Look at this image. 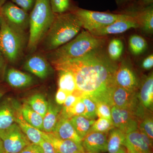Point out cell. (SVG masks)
Wrapping results in <instances>:
<instances>
[{"mask_svg": "<svg viewBox=\"0 0 153 153\" xmlns=\"http://www.w3.org/2000/svg\"><path fill=\"white\" fill-rule=\"evenodd\" d=\"M57 71L67 70L74 75L76 91L95 102H102L108 91L116 85L114 75L118 65L102 47L83 57L54 65Z\"/></svg>", "mask_w": 153, "mask_h": 153, "instance_id": "obj_1", "label": "cell"}, {"mask_svg": "<svg viewBox=\"0 0 153 153\" xmlns=\"http://www.w3.org/2000/svg\"><path fill=\"white\" fill-rule=\"evenodd\" d=\"M104 38L96 37L88 31H82L71 41L52 51L49 59L53 65L77 59L104 45Z\"/></svg>", "mask_w": 153, "mask_h": 153, "instance_id": "obj_2", "label": "cell"}, {"mask_svg": "<svg viewBox=\"0 0 153 153\" xmlns=\"http://www.w3.org/2000/svg\"><path fill=\"white\" fill-rule=\"evenodd\" d=\"M82 28L81 22L73 12L57 15L43 39L44 48L52 51L57 49L75 38Z\"/></svg>", "mask_w": 153, "mask_h": 153, "instance_id": "obj_3", "label": "cell"}, {"mask_svg": "<svg viewBox=\"0 0 153 153\" xmlns=\"http://www.w3.org/2000/svg\"><path fill=\"white\" fill-rule=\"evenodd\" d=\"M55 17L49 0H36L29 18L28 48L31 52L44 39Z\"/></svg>", "mask_w": 153, "mask_h": 153, "instance_id": "obj_4", "label": "cell"}, {"mask_svg": "<svg viewBox=\"0 0 153 153\" xmlns=\"http://www.w3.org/2000/svg\"><path fill=\"white\" fill-rule=\"evenodd\" d=\"M25 35L11 28L2 17L0 25V50L10 63L21 57L25 44Z\"/></svg>", "mask_w": 153, "mask_h": 153, "instance_id": "obj_5", "label": "cell"}, {"mask_svg": "<svg viewBox=\"0 0 153 153\" xmlns=\"http://www.w3.org/2000/svg\"><path fill=\"white\" fill-rule=\"evenodd\" d=\"M73 13L81 22L82 27L89 32L110 25L123 18L124 14H114L106 12L75 9Z\"/></svg>", "mask_w": 153, "mask_h": 153, "instance_id": "obj_6", "label": "cell"}, {"mask_svg": "<svg viewBox=\"0 0 153 153\" xmlns=\"http://www.w3.org/2000/svg\"><path fill=\"white\" fill-rule=\"evenodd\" d=\"M0 15L5 22L18 33L25 35L29 27L30 15L12 2H6L0 8Z\"/></svg>", "mask_w": 153, "mask_h": 153, "instance_id": "obj_7", "label": "cell"}, {"mask_svg": "<svg viewBox=\"0 0 153 153\" xmlns=\"http://www.w3.org/2000/svg\"><path fill=\"white\" fill-rule=\"evenodd\" d=\"M4 152L19 153L31 142L16 123L5 129L0 130Z\"/></svg>", "mask_w": 153, "mask_h": 153, "instance_id": "obj_8", "label": "cell"}, {"mask_svg": "<svg viewBox=\"0 0 153 153\" xmlns=\"http://www.w3.org/2000/svg\"><path fill=\"white\" fill-rule=\"evenodd\" d=\"M111 119L114 127L127 134L138 129L139 120L132 111L113 106Z\"/></svg>", "mask_w": 153, "mask_h": 153, "instance_id": "obj_9", "label": "cell"}, {"mask_svg": "<svg viewBox=\"0 0 153 153\" xmlns=\"http://www.w3.org/2000/svg\"><path fill=\"white\" fill-rule=\"evenodd\" d=\"M123 13L133 17L139 25V28L147 35L153 33V4L141 7L135 4H129Z\"/></svg>", "mask_w": 153, "mask_h": 153, "instance_id": "obj_10", "label": "cell"}, {"mask_svg": "<svg viewBox=\"0 0 153 153\" xmlns=\"http://www.w3.org/2000/svg\"><path fill=\"white\" fill-rule=\"evenodd\" d=\"M114 81L116 85L132 92H136L139 85L136 74L127 60H123L118 66Z\"/></svg>", "mask_w": 153, "mask_h": 153, "instance_id": "obj_11", "label": "cell"}, {"mask_svg": "<svg viewBox=\"0 0 153 153\" xmlns=\"http://www.w3.org/2000/svg\"><path fill=\"white\" fill-rule=\"evenodd\" d=\"M137 28H139V25L135 19L129 15L124 14L123 18L112 24L89 33L93 36L100 37L106 35L121 34L130 29Z\"/></svg>", "mask_w": 153, "mask_h": 153, "instance_id": "obj_12", "label": "cell"}, {"mask_svg": "<svg viewBox=\"0 0 153 153\" xmlns=\"http://www.w3.org/2000/svg\"><path fill=\"white\" fill-rule=\"evenodd\" d=\"M21 106L18 102L7 98L0 103V130L5 129L16 123Z\"/></svg>", "mask_w": 153, "mask_h": 153, "instance_id": "obj_13", "label": "cell"}, {"mask_svg": "<svg viewBox=\"0 0 153 153\" xmlns=\"http://www.w3.org/2000/svg\"><path fill=\"white\" fill-rule=\"evenodd\" d=\"M41 134L43 139L51 143L59 153H80L85 151L82 144L70 140L62 139L52 132L41 131Z\"/></svg>", "mask_w": 153, "mask_h": 153, "instance_id": "obj_14", "label": "cell"}, {"mask_svg": "<svg viewBox=\"0 0 153 153\" xmlns=\"http://www.w3.org/2000/svg\"><path fill=\"white\" fill-rule=\"evenodd\" d=\"M24 68L41 79H45L52 72V67L47 60L40 55H35L28 58Z\"/></svg>", "mask_w": 153, "mask_h": 153, "instance_id": "obj_15", "label": "cell"}, {"mask_svg": "<svg viewBox=\"0 0 153 153\" xmlns=\"http://www.w3.org/2000/svg\"><path fill=\"white\" fill-rule=\"evenodd\" d=\"M107 133L91 132L82 140V145L86 152L99 153L107 152Z\"/></svg>", "mask_w": 153, "mask_h": 153, "instance_id": "obj_16", "label": "cell"}, {"mask_svg": "<svg viewBox=\"0 0 153 153\" xmlns=\"http://www.w3.org/2000/svg\"><path fill=\"white\" fill-rule=\"evenodd\" d=\"M52 133L63 140H70L82 144V139L79 136L69 119L59 115Z\"/></svg>", "mask_w": 153, "mask_h": 153, "instance_id": "obj_17", "label": "cell"}, {"mask_svg": "<svg viewBox=\"0 0 153 153\" xmlns=\"http://www.w3.org/2000/svg\"><path fill=\"white\" fill-rule=\"evenodd\" d=\"M124 146L127 153H152L143 139L139 129L126 134Z\"/></svg>", "mask_w": 153, "mask_h": 153, "instance_id": "obj_18", "label": "cell"}, {"mask_svg": "<svg viewBox=\"0 0 153 153\" xmlns=\"http://www.w3.org/2000/svg\"><path fill=\"white\" fill-rule=\"evenodd\" d=\"M6 80L11 87L17 88L28 87L32 85L34 81L33 76L30 74L14 68L7 70Z\"/></svg>", "mask_w": 153, "mask_h": 153, "instance_id": "obj_19", "label": "cell"}, {"mask_svg": "<svg viewBox=\"0 0 153 153\" xmlns=\"http://www.w3.org/2000/svg\"><path fill=\"white\" fill-rule=\"evenodd\" d=\"M109 132L107 143V152L108 153H127L124 145L126 134L116 128Z\"/></svg>", "mask_w": 153, "mask_h": 153, "instance_id": "obj_20", "label": "cell"}, {"mask_svg": "<svg viewBox=\"0 0 153 153\" xmlns=\"http://www.w3.org/2000/svg\"><path fill=\"white\" fill-rule=\"evenodd\" d=\"M139 99L140 103L145 108L151 109L153 104V75L151 73L143 82L140 93Z\"/></svg>", "mask_w": 153, "mask_h": 153, "instance_id": "obj_21", "label": "cell"}, {"mask_svg": "<svg viewBox=\"0 0 153 153\" xmlns=\"http://www.w3.org/2000/svg\"><path fill=\"white\" fill-rule=\"evenodd\" d=\"M16 123L18 124L22 131L32 143L40 145L44 139L41 134V131L34 127L23 118L21 111L17 117Z\"/></svg>", "mask_w": 153, "mask_h": 153, "instance_id": "obj_22", "label": "cell"}, {"mask_svg": "<svg viewBox=\"0 0 153 153\" xmlns=\"http://www.w3.org/2000/svg\"><path fill=\"white\" fill-rule=\"evenodd\" d=\"M60 110L58 107L49 103L48 109L43 117V130L46 133L52 132L58 120Z\"/></svg>", "mask_w": 153, "mask_h": 153, "instance_id": "obj_23", "label": "cell"}, {"mask_svg": "<svg viewBox=\"0 0 153 153\" xmlns=\"http://www.w3.org/2000/svg\"><path fill=\"white\" fill-rule=\"evenodd\" d=\"M21 111L23 118L27 123L36 128L42 131L43 117L33 110L25 102L21 106Z\"/></svg>", "mask_w": 153, "mask_h": 153, "instance_id": "obj_24", "label": "cell"}, {"mask_svg": "<svg viewBox=\"0 0 153 153\" xmlns=\"http://www.w3.org/2000/svg\"><path fill=\"white\" fill-rule=\"evenodd\" d=\"M75 131L82 140L89 132L95 120L88 119L82 116H75L70 119Z\"/></svg>", "mask_w": 153, "mask_h": 153, "instance_id": "obj_25", "label": "cell"}, {"mask_svg": "<svg viewBox=\"0 0 153 153\" xmlns=\"http://www.w3.org/2000/svg\"><path fill=\"white\" fill-rule=\"evenodd\" d=\"M58 85L59 88L67 92L68 94L76 90V82L74 75L70 71L65 70H58Z\"/></svg>", "mask_w": 153, "mask_h": 153, "instance_id": "obj_26", "label": "cell"}, {"mask_svg": "<svg viewBox=\"0 0 153 153\" xmlns=\"http://www.w3.org/2000/svg\"><path fill=\"white\" fill-rule=\"evenodd\" d=\"M25 102L33 110L44 117L48 109L49 103L42 94H34L29 97Z\"/></svg>", "mask_w": 153, "mask_h": 153, "instance_id": "obj_27", "label": "cell"}, {"mask_svg": "<svg viewBox=\"0 0 153 153\" xmlns=\"http://www.w3.org/2000/svg\"><path fill=\"white\" fill-rule=\"evenodd\" d=\"M129 47L133 55H139L147 48V43L144 38L137 35H132L129 39Z\"/></svg>", "mask_w": 153, "mask_h": 153, "instance_id": "obj_28", "label": "cell"}, {"mask_svg": "<svg viewBox=\"0 0 153 153\" xmlns=\"http://www.w3.org/2000/svg\"><path fill=\"white\" fill-rule=\"evenodd\" d=\"M123 44L120 39H114L108 44V54L109 58L113 61L119 60L123 51Z\"/></svg>", "mask_w": 153, "mask_h": 153, "instance_id": "obj_29", "label": "cell"}, {"mask_svg": "<svg viewBox=\"0 0 153 153\" xmlns=\"http://www.w3.org/2000/svg\"><path fill=\"white\" fill-rule=\"evenodd\" d=\"M114 128L112 121L104 118L99 117L95 121L88 133L91 132L108 133Z\"/></svg>", "mask_w": 153, "mask_h": 153, "instance_id": "obj_30", "label": "cell"}, {"mask_svg": "<svg viewBox=\"0 0 153 153\" xmlns=\"http://www.w3.org/2000/svg\"><path fill=\"white\" fill-rule=\"evenodd\" d=\"M52 10L59 15L67 13L71 7L70 0H49Z\"/></svg>", "mask_w": 153, "mask_h": 153, "instance_id": "obj_31", "label": "cell"}, {"mask_svg": "<svg viewBox=\"0 0 153 153\" xmlns=\"http://www.w3.org/2000/svg\"><path fill=\"white\" fill-rule=\"evenodd\" d=\"M81 99L85 105V108L84 117L88 119L95 120L96 117H97L95 102L87 96H82Z\"/></svg>", "mask_w": 153, "mask_h": 153, "instance_id": "obj_32", "label": "cell"}, {"mask_svg": "<svg viewBox=\"0 0 153 153\" xmlns=\"http://www.w3.org/2000/svg\"><path fill=\"white\" fill-rule=\"evenodd\" d=\"M138 129L145 133L153 141V121L151 117H144L140 123L139 124Z\"/></svg>", "mask_w": 153, "mask_h": 153, "instance_id": "obj_33", "label": "cell"}, {"mask_svg": "<svg viewBox=\"0 0 153 153\" xmlns=\"http://www.w3.org/2000/svg\"><path fill=\"white\" fill-rule=\"evenodd\" d=\"M95 103L96 105L97 116L99 118H104L112 122L111 119V107L105 102H95Z\"/></svg>", "mask_w": 153, "mask_h": 153, "instance_id": "obj_34", "label": "cell"}, {"mask_svg": "<svg viewBox=\"0 0 153 153\" xmlns=\"http://www.w3.org/2000/svg\"><path fill=\"white\" fill-rule=\"evenodd\" d=\"M81 97V95L76 91L68 95L63 103V108L62 110L66 111L71 108Z\"/></svg>", "mask_w": 153, "mask_h": 153, "instance_id": "obj_35", "label": "cell"}, {"mask_svg": "<svg viewBox=\"0 0 153 153\" xmlns=\"http://www.w3.org/2000/svg\"><path fill=\"white\" fill-rule=\"evenodd\" d=\"M15 4L26 12H28L32 10L36 0H11Z\"/></svg>", "mask_w": 153, "mask_h": 153, "instance_id": "obj_36", "label": "cell"}, {"mask_svg": "<svg viewBox=\"0 0 153 153\" xmlns=\"http://www.w3.org/2000/svg\"><path fill=\"white\" fill-rule=\"evenodd\" d=\"M19 153H44L40 145L31 143L25 147Z\"/></svg>", "mask_w": 153, "mask_h": 153, "instance_id": "obj_37", "label": "cell"}, {"mask_svg": "<svg viewBox=\"0 0 153 153\" xmlns=\"http://www.w3.org/2000/svg\"><path fill=\"white\" fill-rule=\"evenodd\" d=\"M68 95L69 94L66 91L58 88L55 95V101L58 104H63Z\"/></svg>", "mask_w": 153, "mask_h": 153, "instance_id": "obj_38", "label": "cell"}, {"mask_svg": "<svg viewBox=\"0 0 153 153\" xmlns=\"http://www.w3.org/2000/svg\"><path fill=\"white\" fill-rule=\"evenodd\" d=\"M40 146L43 149L44 153H59L51 143L44 140L41 143Z\"/></svg>", "mask_w": 153, "mask_h": 153, "instance_id": "obj_39", "label": "cell"}, {"mask_svg": "<svg viewBox=\"0 0 153 153\" xmlns=\"http://www.w3.org/2000/svg\"><path fill=\"white\" fill-rule=\"evenodd\" d=\"M143 68L145 70H150L153 68V54L149 55L144 59L142 64Z\"/></svg>", "mask_w": 153, "mask_h": 153, "instance_id": "obj_40", "label": "cell"}, {"mask_svg": "<svg viewBox=\"0 0 153 153\" xmlns=\"http://www.w3.org/2000/svg\"><path fill=\"white\" fill-rule=\"evenodd\" d=\"M136 5L140 6V7H148L153 4V0H136Z\"/></svg>", "mask_w": 153, "mask_h": 153, "instance_id": "obj_41", "label": "cell"}, {"mask_svg": "<svg viewBox=\"0 0 153 153\" xmlns=\"http://www.w3.org/2000/svg\"><path fill=\"white\" fill-rule=\"evenodd\" d=\"M134 0H115L118 6H124L132 2Z\"/></svg>", "mask_w": 153, "mask_h": 153, "instance_id": "obj_42", "label": "cell"}, {"mask_svg": "<svg viewBox=\"0 0 153 153\" xmlns=\"http://www.w3.org/2000/svg\"><path fill=\"white\" fill-rule=\"evenodd\" d=\"M4 57V55H3L2 53L0 50V70H1L3 63H4V58H3Z\"/></svg>", "mask_w": 153, "mask_h": 153, "instance_id": "obj_43", "label": "cell"}, {"mask_svg": "<svg viewBox=\"0 0 153 153\" xmlns=\"http://www.w3.org/2000/svg\"><path fill=\"white\" fill-rule=\"evenodd\" d=\"M4 150L2 141L0 139V153H4Z\"/></svg>", "mask_w": 153, "mask_h": 153, "instance_id": "obj_44", "label": "cell"}, {"mask_svg": "<svg viewBox=\"0 0 153 153\" xmlns=\"http://www.w3.org/2000/svg\"><path fill=\"white\" fill-rule=\"evenodd\" d=\"M7 0H0V8L6 2Z\"/></svg>", "mask_w": 153, "mask_h": 153, "instance_id": "obj_45", "label": "cell"}, {"mask_svg": "<svg viewBox=\"0 0 153 153\" xmlns=\"http://www.w3.org/2000/svg\"><path fill=\"white\" fill-rule=\"evenodd\" d=\"M4 94V91H3L2 90H1V89H0V100L3 97Z\"/></svg>", "mask_w": 153, "mask_h": 153, "instance_id": "obj_46", "label": "cell"}, {"mask_svg": "<svg viewBox=\"0 0 153 153\" xmlns=\"http://www.w3.org/2000/svg\"><path fill=\"white\" fill-rule=\"evenodd\" d=\"M80 153H95L91 152H86V151H85V152H82Z\"/></svg>", "mask_w": 153, "mask_h": 153, "instance_id": "obj_47", "label": "cell"}, {"mask_svg": "<svg viewBox=\"0 0 153 153\" xmlns=\"http://www.w3.org/2000/svg\"><path fill=\"white\" fill-rule=\"evenodd\" d=\"M2 17L1 15H0V25H1V22Z\"/></svg>", "mask_w": 153, "mask_h": 153, "instance_id": "obj_48", "label": "cell"}, {"mask_svg": "<svg viewBox=\"0 0 153 153\" xmlns=\"http://www.w3.org/2000/svg\"><path fill=\"white\" fill-rule=\"evenodd\" d=\"M4 153H5V152H4Z\"/></svg>", "mask_w": 153, "mask_h": 153, "instance_id": "obj_49", "label": "cell"}]
</instances>
